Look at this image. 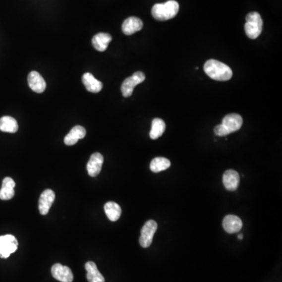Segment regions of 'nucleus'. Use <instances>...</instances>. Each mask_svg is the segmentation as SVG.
I'll use <instances>...</instances> for the list:
<instances>
[{
  "mask_svg": "<svg viewBox=\"0 0 282 282\" xmlns=\"http://www.w3.org/2000/svg\"><path fill=\"white\" fill-rule=\"evenodd\" d=\"M18 241L11 234L0 236V258L6 259L17 251Z\"/></svg>",
  "mask_w": 282,
  "mask_h": 282,
  "instance_id": "nucleus-4",
  "label": "nucleus"
},
{
  "mask_svg": "<svg viewBox=\"0 0 282 282\" xmlns=\"http://www.w3.org/2000/svg\"><path fill=\"white\" fill-rule=\"evenodd\" d=\"M28 85L34 92L41 94L45 91L47 88V83L42 75L37 71H32L29 73L28 77Z\"/></svg>",
  "mask_w": 282,
  "mask_h": 282,
  "instance_id": "nucleus-13",
  "label": "nucleus"
},
{
  "mask_svg": "<svg viewBox=\"0 0 282 282\" xmlns=\"http://www.w3.org/2000/svg\"><path fill=\"white\" fill-rule=\"evenodd\" d=\"M243 223L237 216L227 215L223 221V227L228 234H234L242 229Z\"/></svg>",
  "mask_w": 282,
  "mask_h": 282,
  "instance_id": "nucleus-11",
  "label": "nucleus"
},
{
  "mask_svg": "<svg viewBox=\"0 0 282 282\" xmlns=\"http://www.w3.org/2000/svg\"><path fill=\"white\" fill-rule=\"evenodd\" d=\"M86 131L84 127L81 125H76L73 127L69 133L64 137V144L67 146H72L76 144L79 140L83 139L86 136Z\"/></svg>",
  "mask_w": 282,
  "mask_h": 282,
  "instance_id": "nucleus-16",
  "label": "nucleus"
},
{
  "mask_svg": "<svg viewBox=\"0 0 282 282\" xmlns=\"http://www.w3.org/2000/svg\"><path fill=\"white\" fill-rule=\"evenodd\" d=\"M85 268L87 272L86 278L89 282H105V278L97 269V265L94 262H87Z\"/></svg>",
  "mask_w": 282,
  "mask_h": 282,
  "instance_id": "nucleus-19",
  "label": "nucleus"
},
{
  "mask_svg": "<svg viewBox=\"0 0 282 282\" xmlns=\"http://www.w3.org/2000/svg\"><path fill=\"white\" fill-rule=\"evenodd\" d=\"M204 71L208 76L216 81H228L233 75V71L229 66L213 59L206 62Z\"/></svg>",
  "mask_w": 282,
  "mask_h": 282,
  "instance_id": "nucleus-1",
  "label": "nucleus"
},
{
  "mask_svg": "<svg viewBox=\"0 0 282 282\" xmlns=\"http://www.w3.org/2000/svg\"><path fill=\"white\" fill-rule=\"evenodd\" d=\"M166 123L161 118H154L152 123V129L150 132V137L152 140H156L162 137L166 130Z\"/></svg>",
  "mask_w": 282,
  "mask_h": 282,
  "instance_id": "nucleus-22",
  "label": "nucleus"
},
{
  "mask_svg": "<svg viewBox=\"0 0 282 282\" xmlns=\"http://www.w3.org/2000/svg\"><path fill=\"white\" fill-rule=\"evenodd\" d=\"M223 183L227 191H236L239 185V174L235 170H226L223 176Z\"/></svg>",
  "mask_w": 282,
  "mask_h": 282,
  "instance_id": "nucleus-12",
  "label": "nucleus"
},
{
  "mask_svg": "<svg viewBox=\"0 0 282 282\" xmlns=\"http://www.w3.org/2000/svg\"><path fill=\"white\" fill-rule=\"evenodd\" d=\"M237 237H238V239L239 240H242L243 238V235L242 234H238V236H237Z\"/></svg>",
  "mask_w": 282,
  "mask_h": 282,
  "instance_id": "nucleus-25",
  "label": "nucleus"
},
{
  "mask_svg": "<svg viewBox=\"0 0 282 282\" xmlns=\"http://www.w3.org/2000/svg\"><path fill=\"white\" fill-rule=\"evenodd\" d=\"M158 225L153 220H150L145 223L141 229L140 237V245L143 248H148L152 245L153 237L157 230Z\"/></svg>",
  "mask_w": 282,
  "mask_h": 282,
  "instance_id": "nucleus-6",
  "label": "nucleus"
},
{
  "mask_svg": "<svg viewBox=\"0 0 282 282\" xmlns=\"http://www.w3.org/2000/svg\"><path fill=\"white\" fill-rule=\"evenodd\" d=\"M16 183L12 178H4L2 180V187L0 189V199L1 200H9L14 196Z\"/></svg>",
  "mask_w": 282,
  "mask_h": 282,
  "instance_id": "nucleus-15",
  "label": "nucleus"
},
{
  "mask_svg": "<svg viewBox=\"0 0 282 282\" xmlns=\"http://www.w3.org/2000/svg\"><path fill=\"white\" fill-rule=\"evenodd\" d=\"M104 157L101 153H94L91 155L88 163H87V172L92 177L98 176L101 171V168L103 166Z\"/></svg>",
  "mask_w": 282,
  "mask_h": 282,
  "instance_id": "nucleus-10",
  "label": "nucleus"
},
{
  "mask_svg": "<svg viewBox=\"0 0 282 282\" xmlns=\"http://www.w3.org/2000/svg\"><path fill=\"white\" fill-rule=\"evenodd\" d=\"M214 133L218 137H225V136H227V135L230 134V133L226 130V128L221 124V125H218L214 128Z\"/></svg>",
  "mask_w": 282,
  "mask_h": 282,
  "instance_id": "nucleus-24",
  "label": "nucleus"
},
{
  "mask_svg": "<svg viewBox=\"0 0 282 282\" xmlns=\"http://www.w3.org/2000/svg\"><path fill=\"white\" fill-rule=\"evenodd\" d=\"M179 5L175 0H169L164 3L154 5L152 9V16L157 21H168L177 15Z\"/></svg>",
  "mask_w": 282,
  "mask_h": 282,
  "instance_id": "nucleus-2",
  "label": "nucleus"
},
{
  "mask_svg": "<svg viewBox=\"0 0 282 282\" xmlns=\"http://www.w3.org/2000/svg\"><path fill=\"white\" fill-rule=\"evenodd\" d=\"M112 40H113V37L110 34L98 33L93 38L92 44L97 51L104 52L106 51Z\"/></svg>",
  "mask_w": 282,
  "mask_h": 282,
  "instance_id": "nucleus-18",
  "label": "nucleus"
},
{
  "mask_svg": "<svg viewBox=\"0 0 282 282\" xmlns=\"http://www.w3.org/2000/svg\"><path fill=\"white\" fill-rule=\"evenodd\" d=\"M55 200V193L51 189H47L42 193L39 200V210L42 215H47Z\"/></svg>",
  "mask_w": 282,
  "mask_h": 282,
  "instance_id": "nucleus-9",
  "label": "nucleus"
},
{
  "mask_svg": "<svg viewBox=\"0 0 282 282\" xmlns=\"http://www.w3.org/2000/svg\"><path fill=\"white\" fill-rule=\"evenodd\" d=\"M143 26H144L143 21L140 18L136 17H130L125 19V21L122 24V26H121V29H122V32L125 35L131 36V35L141 30Z\"/></svg>",
  "mask_w": 282,
  "mask_h": 282,
  "instance_id": "nucleus-14",
  "label": "nucleus"
},
{
  "mask_svg": "<svg viewBox=\"0 0 282 282\" xmlns=\"http://www.w3.org/2000/svg\"><path fill=\"white\" fill-rule=\"evenodd\" d=\"M243 119L240 114L232 113L223 118L222 125L229 133H232L239 130L242 126Z\"/></svg>",
  "mask_w": 282,
  "mask_h": 282,
  "instance_id": "nucleus-8",
  "label": "nucleus"
},
{
  "mask_svg": "<svg viewBox=\"0 0 282 282\" xmlns=\"http://www.w3.org/2000/svg\"><path fill=\"white\" fill-rule=\"evenodd\" d=\"M0 130L5 133H16L18 130L17 121L10 116H3L0 118Z\"/></svg>",
  "mask_w": 282,
  "mask_h": 282,
  "instance_id": "nucleus-20",
  "label": "nucleus"
},
{
  "mask_svg": "<svg viewBox=\"0 0 282 282\" xmlns=\"http://www.w3.org/2000/svg\"><path fill=\"white\" fill-rule=\"evenodd\" d=\"M171 166L169 159L163 157H157L152 160L150 164V169L153 172H159L167 170Z\"/></svg>",
  "mask_w": 282,
  "mask_h": 282,
  "instance_id": "nucleus-23",
  "label": "nucleus"
},
{
  "mask_svg": "<svg viewBox=\"0 0 282 282\" xmlns=\"http://www.w3.org/2000/svg\"><path fill=\"white\" fill-rule=\"evenodd\" d=\"M144 80H145V75L142 71H137L132 76L125 79L121 86V93L123 97H130L133 94L135 87L140 83H142Z\"/></svg>",
  "mask_w": 282,
  "mask_h": 282,
  "instance_id": "nucleus-5",
  "label": "nucleus"
},
{
  "mask_svg": "<svg viewBox=\"0 0 282 282\" xmlns=\"http://www.w3.org/2000/svg\"><path fill=\"white\" fill-rule=\"evenodd\" d=\"M105 211L108 218L113 222L118 221L121 217V207L116 202H107L105 206Z\"/></svg>",
  "mask_w": 282,
  "mask_h": 282,
  "instance_id": "nucleus-21",
  "label": "nucleus"
},
{
  "mask_svg": "<svg viewBox=\"0 0 282 282\" xmlns=\"http://www.w3.org/2000/svg\"><path fill=\"white\" fill-rule=\"evenodd\" d=\"M51 274L56 280L60 282H72V271L69 267L61 265L60 264H56L51 268Z\"/></svg>",
  "mask_w": 282,
  "mask_h": 282,
  "instance_id": "nucleus-7",
  "label": "nucleus"
},
{
  "mask_svg": "<svg viewBox=\"0 0 282 282\" xmlns=\"http://www.w3.org/2000/svg\"><path fill=\"white\" fill-rule=\"evenodd\" d=\"M263 30V20L260 13L251 12L246 16L245 31L246 36L251 40H256Z\"/></svg>",
  "mask_w": 282,
  "mask_h": 282,
  "instance_id": "nucleus-3",
  "label": "nucleus"
},
{
  "mask_svg": "<svg viewBox=\"0 0 282 282\" xmlns=\"http://www.w3.org/2000/svg\"><path fill=\"white\" fill-rule=\"evenodd\" d=\"M82 82L86 86V90L90 93L97 94L103 88L102 82L95 79L91 73H85L84 75H82Z\"/></svg>",
  "mask_w": 282,
  "mask_h": 282,
  "instance_id": "nucleus-17",
  "label": "nucleus"
}]
</instances>
